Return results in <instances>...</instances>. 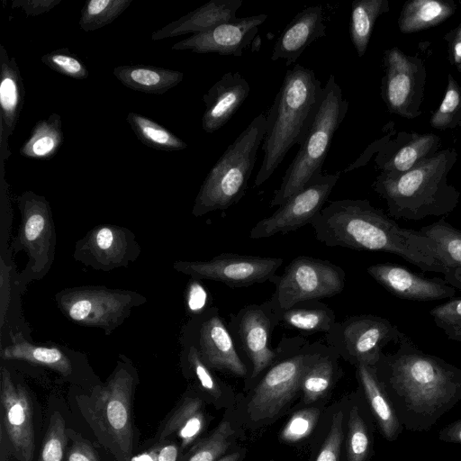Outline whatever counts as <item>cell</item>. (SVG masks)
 <instances>
[{"mask_svg":"<svg viewBox=\"0 0 461 461\" xmlns=\"http://www.w3.org/2000/svg\"><path fill=\"white\" fill-rule=\"evenodd\" d=\"M206 302V293L197 282L191 284L187 294V304L192 312L202 310Z\"/></svg>","mask_w":461,"mask_h":461,"instance_id":"52","label":"cell"},{"mask_svg":"<svg viewBox=\"0 0 461 461\" xmlns=\"http://www.w3.org/2000/svg\"><path fill=\"white\" fill-rule=\"evenodd\" d=\"M315 238L328 247L394 254L425 272L443 275L440 253L420 230L405 229L368 200L329 203L313 218Z\"/></svg>","mask_w":461,"mask_h":461,"instance_id":"2","label":"cell"},{"mask_svg":"<svg viewBox=\"0 0 461 461\" xmlns=\"http://www.w3.org/2000/svg\"><path fill=\"white\" fill-rule=\"evenodd\" d=\"M17 203L22 214L17 241L30 256L32 270L41 273L51 265L55 246L50 203L32 191L20 194Z\"/></svg>","mask_w":461,"mask_h":461,"instance_id":"17","label":"cell"},{"mask_svg":"<svg viewBox=\"0 0 461 461\" xmlns=\"http://www.w3.org/2000/svg\"><path fill=\"white\" fill-rule=\"evenodd\" d=\"M0 149L1 161L10 156L8 139L16 127L24 102V85L21 71L14 57L0 45Z\"/></svg>","mask_w":461,"mask_h":461,"instance_id":"23","label":"cell"},{"mask_svg":"<svg viewBox=\"0 0 461 461\" xmlns=\"http://www.w3.org/2000/svg\"><path fill=\"white\" fill-rule=\"evenodd\" d=\"M324 344L311 343L303 336H283L277 357L256 385L248 403L253 420L273 418L292 400L301 388L302 376L319 355Z\"/></svg>","mask_w":461,"mask_h":461,"instance_id":"8","label":"cell"},{"mask_svg":"<svg viewBox=\"0 0 461 461\" xmlns=\"http://www.w3.org/2000/svg\"><path fill=\"white\" fill-rule=\"evenodd\" d=\"M438 439L447 443L461 444V419L445 426L438 433Z\"/></svg>","mask_w":461,"mask_h":461,"instance_id":"53","label":"cell"},{"mask_svg":"<svg viewBox=\"0 0 461 461\" xmlns=\"http://www.w3.org/2000/svg\"><path fill=\"white\" fill-rule=\"evenodd\" d=\"M384 65L381 95L388 110L406 119L420 115L426 83L422 60L393 47L384 51Z\"/></svg>","mask_w":461,"mask_h":461,"instance_id":"13","label":"cell"},{"mask_svg":"<svg viewBox=\"0 0 461 461\" xmlns=\"http://www.w3.org/2000/svg\"><path fill=\"white\" fill-rule=\"evenodd\" d=\"M113 74L126 87L152 95L165 94L184 78L182 71L144 64L120 65Z\"/></svg>","mask_w":461,"mask_h":461,"instance_id":"29","label":"cell"},{"mask_svg":"<svg viewBox=\"0 0 461 461\" xmlns=\"http://www.w3.org/2000/svg\"><path fill=\"white\" fill-rule=\"evenodd\" d=\"M343 440V412L333 414L328 436L323 442L315 461H339Z\"/></svg>","mask_w":461,"mask_h":461,"instance_id":"47","label":"cell"},{"mask_svg":"<svg viewBox=\"0 0 461 461\" xmlns=\"http://www.w3.org/2000/svg\"><path fill=\"white\" fill-rule=\"evenodd\" d=\"M367 274L390 294L405 300L429 302L451 299L456 288L444 278H429L391 263H377L366 268Z\"/></svg>","mask_w":461,"mask_h":461,"instance_id":"20","label":"cell"},{"mask_svg":"<svg viewBox=\"0 0 461 461\" xmlns=\"http://www.w3.org/2000/svg\"><path fill=\"white\" fill-rule=\"evenodd\" d=\"M61 0H15L12 2L13 8H21L26 16H38L43 14L59 4Z\"/></svg>","mask_w":461,"mask_h":461,"instance_id":"50","label":"cell"},{"mask_svg":"<svg viewBox=\"0 0 461 461\" xmlns=\"http://www.w3.org/2000/svg\"><path fill=\"white\" fill-rule=\"evenodd\" d=\"M63 139L61 117L52 113L37 122L19 151L28 158L49 160L59 151Z\"/></svg>","mask_w":461,"mask_h":461,"instance_id":"35","label":"cell"},{"mask_svg":"<svg viewBox=\"0 0 461 461\" xmlns=\"http://www.w3.org/2000/svg\"><path fill=\"white\" fill-rule=\"evenodd\" d=\"M325 30L322 7H306L292 19L276 40L271 60L283 59L286 65L295 62L311 43L325 36Z\"/></svg>","mask_w":461,"mask_h":461,"instance_id":"25","label":"cell"},{"mask_svg":"<svg viewBox=\"0 0 461 461\" xmlns=\"http://www.w3.org/2000/svg\"><path fill=\"white\" fill-rule=\"evenodd\" d=\"M179 447L172 442H160L131 461H177Z\"/></svg>","mask_w":461,"mask_h":461,"instance_id":"49","label":"cell"},{"mask_svg":"<svg viewBox=\"0 0 461 461\" xmlns=\"http://www.w3.org/2000/svg\"><path fill=\"white\" fill-rule=\"evenodd\" d=\"M444 39L448 41L452 64H454L461 73V23L449 33L446 34Z\"/></svg>","mask_w":461,"mask_h":461,"instance_id":"51","label":"cell"},{"mask_svg":"<svg viewBox=\"0 0 461 461\" xmlns=\"http://www.w3.org/2000/svg\"><path fill=\"white\" fill-rule=\"evenodd\" d=\"M431 127L437 130L454 129L461 125V86L448 74L444 98L429 120Z\"/></svg>","mask_w":461,"mask_h":461,"instance_id":"41","label":"cell"},{"mask_svg":"<svg viewBox=\"0 0 461 461\" xmlns=\"http://www.w3.org/2000/svg\"><path fill=\"white\" fill-rule=\"evenodd\" d=\"M0 438H1V450H0V461H8V451L9 447L7 446V439L3 431L0 429Z\"/></svg>","mask_w":461,"mask_h":461,"instance_id":"54","label":"cell"},{"mask_svg":"<svg viewBox=\"0 0 461 461\" xmlns=\"http://www.w3.org/2000/svg\"><path fill=\"white\" fill-rule=\"evenodd\" d=\"M242 0H210L202 6L155 31L151 40L158 41L187 33H200L236 18Z\"/></svg>","mask_w":461,"mask_h":461,"instance_id":"26","label":"cell"},{"mask_svg":"<svg viewBox=\"0 0 461 461\" xmlns=\"http://www.w3.org/2000/svg\"><path fill=\"white\" fill-rule=\"evenodd\" d=\"M196 347L211 369L228 372L239 377L248 375L233 338L216 308L203 312L198 326Z\"/></svg>","mask_w":461,"mask_h":461,"instance_id":"19","label":"cell"},{"mask_svg":"<svg viewBox=\"0 0 461 461\" xmlns=\"http://www.w3.org/2000/svg\"><path fill=\"white\" fill-rule=\"evenodd\" d=\"M356 366L357 379L381 434L388 441L396 440L404 429L377 377L375 367L365 364H358Z\"/></svg>","mask_w":461,"mask_h":461,"instance_id":"27","label":"cell"},{"mask_svg":"<svg viewBox=\"0 0 461 461\" xmlns=\"http://www.w3.org/2000/svg\"><path fill=\"white\" fill-rule=\"evenodd\" d=\"M186 360L189 367L198 380L201 387L212 397L218 399L221 395L219 382L212 375L211 368L203 362L198 348L191 344L186 351Z\"/></svg>","mask_w":461,"mask_h":461,"instance_id":"46","label":"cell"},{"mask_svg":"<svg viewBox=\"0 0 461 461\" xmlns=\"http://www.w3.org/2000/svg\"><path fill=\"white\" fill-rule=\"evenodd\" d=\"M250 86L238 72H226L203 95L202 128L212 133L221 128L249 96Z\"/></svg>","mask_w":461,"mask_h":461,"instance_id":"22","label":"cell"},{"mask_svg":"<svg viewBox=\"0 0 461 461\" xmlns=\"http://www.w3.org/2000/svg\"><path fill=\"white\" fill-rule=\"evenodd\" d=\"M131 243L126 230L117 226H99L78 242L76 255L86 264L110 270L130 260Z\"/></svg>","mask_w":461,"mask_h":461,"instance_id":"21","label":"cell"},{"mask_svg":"<svg viewBox=\"0 0 461 461\" xmlns=\"http://www.w3.org/2000/svg\"><path fill=\"white\" fill-rule=\"evenodd\" d=\"M374 366L404 429L429 431L461 401V369L423 352L406 335Z\"/></svg>","mask_w":461,"mask_h":461,"instance_id":"1","label":"cell"},{"mask_svg":"<svg viewBox=\"0 0 461 461\" xmlns=\"http://www.w3.org/2000/svg\"><path fill=\"white\" fill-rule=\"evenodd\" d=\"M283 263L281 258L222 253L208 261H178L174 267L194 278L235 288L270 281Z\"/></svg>","mask_w":461,"mask_h":461,"instance_id":"15","label":"cell"},{"mask_svg":"<svg viewBox=\"0 0 461 461\" xmlns=\"http://www.w3.org/2000/svg\"><path fill=\"white\" fill-rule=\"evenodd\" d=\"M339 173L315 175L303 189L295 193L270 216L257 222L249 238L259 240L290 231L312 223L323 208L331 191L339 179Z\"/></svg>","mask_w":461,"mask_h":461,"instance_id":"14","label":"cell"},{"mask_svg":"<svg viewBox=\"0 0 461 461\" xmlns=\"http://www.w3.org/2000/svg\"><path fill=\"white\" fill-rule=\"evenodd\" d=\"M440 138L433 133L400 132L384 144L375 158L383 172L402 174L438 152Z\"/></svg>","mask_w":461,"mask_h":461,"instance_id":"24","label":"cell"},{"mask_svg":"<svg viewBox=\"0 0 461 461\" xmlns=\"http://www.w3.org/2000/svg\"><path fill=\"white\" fill-rule=\"evenodd\" d=\"M456 10L451 0H412L406 2L398 18L402 32L411 33L436 26L449 18Z\"/></svg>","mask_w":461,"mask_h":461,"instance_id":"31","label":"cell"},{"mask_svg":"<svg viewBox=\"0 0 461 461\" xmlns=\"http://www.w3.org/2000/svg\"><path fill=\"white\" fill-rule=\"evenodd\" d=\"M41 60L55 72L74 79H86L89 76L84 62L68 48L48 52L41 57Z\"/></svg>","mask_w":461,"mask_h":461,"instance_id":"43","label":"cell"},{"mask_svg":"<svg viewBox=\"0 0 461 461\" xmlns=\"http://www.w3.org/2000/svg\"><path fill=\"white\" fill-rule=\"evenodd\" d=\"M240 457H241L240 452H234V453H230L229 455L223 456L217 461H240Z\"/></svg>","mask_w":461,"mask_h":461,"instance_id":"55","label":"cell"},{"mask_svg":"<svg viewBox=\"0 0 461 461\" xmlns=\"http://www.w3.org/2000/svg\"><path fill=\"white\" fill-rule=\"evenodd\" d=\"M348 110V102L333 74L330 75L298 142L299 149L285 171L270 206H280L321 173L331 140Z\"/></svg>","mask_w":461,"mask_h":461,"instance_id":"5","label":"cell"},{"mask_svg":"<svg viewBox=\"0 0 461 461\" xmlns=\"http://www.w3.org/2000/svg\"><path fill=\"white\" fill-rule=\"evenodd\" d=\"M348 429L347 460L368 461L373 448L372 431L357 404L350 409Z\"/></svg>","mask_w":461,"mask_h":461,"instance_id":"38","label":"cell"},{"mask_svg":"<svg viewBox=\"0 0 461 461\" xmlns=\"http://www.w3.org/2000/svg\"><path fill=\"white\" fill-rule=\"evenodd\" d=\"M404 335L388 319L361 314L337 321L325 338L327 346L348 362L375 366L383 349L398 343Z\"/></svg>","mask_w":461,"mask_h":461,"instance_id":"10","label":"cell"},{"mask_svg":"<svg viewBox=\"0 0 461 461\" xmlns=\"http://www.w3.org/2000/svg\"><path fill=\"white\" fill-rule=\"evenodd\" d=\"M456 158V151L447 149L404 173L381 171L373 188L384 199L389 215L395 219L420 221L449 214L461 194L447 181Z\"/></svg>","mask_w":461,"mask_h":461,"instance_id":"3","label":"cell"},{"mask_svg":"<svg viewBox=\"0 0 461 461\" xmlns=\"http://www.w3.org/2000/svg\"><path fill=\"white\" fill-rule=\"evenodd\" d=\"M68 439L66 421L61 413L55 411L50 418L38 461H64Z\"/></svg>","mask_w":461,"mask_h":461,"instance_id":"42","label":"cell"},{"mask_svg":"<svg viewBox=\"0 0 461 461\" xmlns=\"http://www.w3.org/2000/svg\"><path fill=\"white\" fill-rule=\"evenodd\" d=\"M339 357L336 351L324 344L319 355L307 366L300 388L307 403L323 397L330 389L337 375Z\"/></svg>","mask_w":461,"mask_h":461,"instance_id":"34","label":"cell"},{"mask_svg":"<svg viewBox=\"0 0 461 461\" xmlns=\"http://www.w3.org/2000/svg\"><path fill=\"white\" fill-rule=\"evenodd\" d=\"M205 425L203 402L196 396H185L167 416L158 432L159 442L175 435L185 448L194 442Z\"/></svg>","mask_w":461,"mask_h":461,"instance_id":"28","label":"cell"},{"mask_svg":"<svg viewBox=\"0 0 461 461\" xmlns=\"http://www.w3.org/2000/svg\"><path fill=\"white\" fill-rule=\"evenodd\" d=\"M133 374L118 367L104 385L95 386L88 394L76 396L77 405L99 443L116 461H131L133 428L131 401Z\"/></svg>","mask_w":461,"mask_h":461,"instance_id":"6","label":"cell"},{"mask_svg":"<svg viewBox=\"0 0 461 461\" xmlns=\"http://www.w3.org/2000/svg\"><path fill=\"white\" fill-rule=\"evenodd\" d=\"M267 131V116H256L211 168L196 195L193 214L226 210L245 194L257 153Z\"/></svg>","mask_w":461,"mask_h":461,"instance_id":"7","label":"cell"},{"mask_svg":"<svg viewBox=\"0 0 461 461\" xmlns=\"http://www.w3.org/2000/svg\"><path fill=\"white\" fill-rule=\"evenodd\" d=\"M420 231L438 248L445 281L454 288L461 289V230L441 218L423 226Z\"/></svg>","mask_w":461,"mask_h":461,"instance_id":"30","label":"cell"},{"mask_svg":"<svg viewBox=\"0 0 461 461\" xmlns=\"http://www.w3.org/2000/svg\"><path fill=\"white\" fill-rule=\"evenodd\" d=\"M270 282L276 289L268 301L273 309L281 312L302 302L340 294L345 287L346 274L330 261L299 256Z\"/></svg>","mask_w":461,"mask_h":461,"instance_id":"9","label":"cell"},{"mask_svg":"<svg viewBox=\"0 0 461 461\" xmlns=\"http://www.w3.org/2000/svg\"><path fill=\"white\" fill-rule=\"evenodd\" d=\"M267 18L266 14L236 17L209 31L193 34L177 41L172 46V50L240 57Z\"/></svg>","mask_w":461,"mask_h":461,"instance_id":"18","label":"cell"},{"mask_svg":"<svg viewBox=\"0 0 461 461\" xmlns=\"http://www.w3.org/2000/svg\"><path fill=\"white\" fill-rule=\"evenodd\" d=\"M72 445L67 453V461H100L97 452L83 436L68 429Z\"/></svg>","mask_w":461,"mask_h":461,"instance_id":"48","label":"cell"},{"mask_svg":"<svg viewBox=\"0 0 461 461\" xmlns=\"http://www.w3.org/2000/svg\"><path fill=\"white\" fill-rule=\"evenodd\" d=\"M429 315L448 339L461 343V297L435 306Z\"/></svg>","mask_w":461,"mask_h":461,"instance_id":"44","label":"cell"},{"mask_svg":"<svg viewBox=\"0 0 461 461\" xmlns=\"http://www.w3.org/2000/svg\"><path fill=\"white\" fill-rule=\"evenodd\" d=\"M1 429L12 454L18 461H32L35 436L32 399L27 389L15 384L9 371L1 368Z\"/></svg>","mask_w":461,"mask_h":461,"instance_id":"16","label":"cell"},{"mask_svg":"<svg viewBox=\"0 0 461 461\" xmlns=\"http://www.w3.org/2000/svg\"><path fill=\"white\" fill-rule=\"evenodd\" d=\"M132 0H90L81 9L79 26L93 32L112 23L131 4Z\"/></svg>","mask_w":461,"mask_h":461,"instance_id":"39","label":"cell"},{"mask_svg":"<svg viewBox=\"0 0 461 461\" xmlns=\"http://www.w3.org/2000/svg\"><path fill=\"white\" fill-rule=\"evenodd\" d=\"M320 416L317 408L303 409L296 411L286 422L280 433L285 442H297L308 437L313 430Z\"/></svg>","mask_w":461,"mask_h":461,"instance_id":"45","label":"cell"},{"mask_svg":"<svg viewBox=\"0 0 461 461\" xmlns=\"http://www.w3.org/2000/svg\"><path fill=\"white\" fill-rule=\"evenodd\" d=\"M4 360H22L31 364L42 366L68 376L72 373L69 358L58 348L35 346L23 337L14 336L12 344L1 351Z\"/></svg>","mask_w":461,"mask_h":461,"instance_id":"32","label":"cell"},{"mask_svg":"<svg viewBox=\"0 0 461 461\" xmlns=\"http://www.w3.org/2000/svg\"><path fill=\"white\" fill-rule=\"evenodd\" d=\"M126 121L137 139L149 148L163 151H178L187 147V144L176 135L145 115L130 112Z\"/></svg>","mask_w":461,"mask_h":461,"instance_id":"37","label":"cell"},{"mask_svg":"<svg viewBox=\"0 0 461 461\" xmlns=\"http://www.w3.org/2000/svg\"><path fill=\"white\" fill-rule=\"evenodd\" d=\"M280 325L308 333L325 334L337 322L335 312L319 300L299 303L279 312Z\"/></svg>","mask_w":461,"mask_h":461,"instance_id":"33","label":"cell"},{"mask_svg":"<svg viewBox=\"0 0 461 461\" xmlns=\"http://www.w3.org/2000/svg\"><path fill=\"white\" fill-rule=\"evenodd\" d=\"M278 325L279 312L268 300L246 305L230 315L228 328L238 351H242L251 364V379L267 371L276 361L277 351L271 347V338Z\"/></svg>","mask_w":461,"mask_h":461,"instance_id":"12","label":"cell"},{"mask_svg":"<svg viewBox=\"0 0 461 461\" xmlns=\"http://www.w3.org/2000/svg\"><path fill=\"white\" fill-rule=\"evenodd\" d=\"M61 311L73 321L101 328L109 333L130 314L138 300L136 293L100 286L67 289L57 295Z\"/></svg>","mask_w":461,"mask_h":461,"instance_id":"11","label":"cell"},{"mask_svg":"<svg viewBox=\"0 0 461 461\" xmlns=\"http://www.w3.org/2000/svg\"><path fill=\"white\" fill-rule=\"evenodd\" d=\"M321 89L313 70L295 65L286 71L267 116L264 157L256 186L264 184L290 149L298 144Z\"/></svg>","mask_w":461,"mask_h":461,"instance_id":"4","label":"cell"},{"mask_svg":"<svg viewBox=\"0 0 461 461\" xmlns=\"http://www.w3.org/2000/svg\"><path fill=\"white\" fill-rule=\"evenodd\" d=\"M233 433L230 423L221 421L206 438L196 442L179 461H217L229 448Z\"/></svg>","mask_w":461,"mask_h":461,"instance_id":"40","label":"cell"},{"mask_svg":"<svg viewBox=\"0 0 461 461\" xmlns=\"http://www.w3.org/2000/svg\"><path fill=\"white\" fill-rule=\"evenodd\" d=\"M389 9L388 0H355L352 3L349 33L359 58L366 51L377 18Z\"/></svg>","mask_w":461,"mask_h":461,"instance_id":"36","label":"cell"}]
</instances>
